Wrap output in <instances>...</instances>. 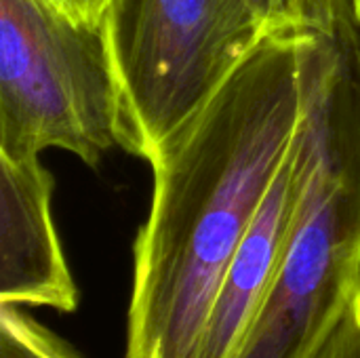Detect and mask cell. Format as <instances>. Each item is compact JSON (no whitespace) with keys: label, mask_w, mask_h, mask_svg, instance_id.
<instances>
[{"label":"cell","mask_w":360,"mask_h":358,"mask_svg":"<svg viewBox=\"0 0 360 358\" xmlns=\"http://www.w3.org/2000/svg\"><path fill=\"white\" fill-rule=\"evenodd\" d=\"M55 13L63 15L65 19L80 23V25H91L99 27L103 23V15L108 8V0H40Z\"/></svg>","instance_id":"obj_9"},{"label":"cell","mask_w":360,"mask_h":358,"mask_svg":"<svg viewBox=\"0 0 360 358\" xmlns=\"http://www.w3.org/2000/svg\"><path fill=\"white\" fill-rule=\"evenodd\" d=\"M0 358H84L72 344L32 319L23 306L0 302Z\"/></svg>","instance_id":"obj_6"},{"label":"cell","mask_w":360,"mask_h":358,"mask_svg":"<svg viewBox=\"0 0 360 358\" xmlns=\"http://www.w3.org/2000/svg\"><path fill=\"white\" fill-rule=\"evenodd\" d=\"M118 137L103 27L74 23L40 0H0V156L59 148L95 167Z\"/></svg>","instance_id":"obj_3"},{"label":"cell","mask_w":360,"mask_h":358,"mask_svg":"<svg viewBox=\"0 0 360 358\" xmlns=\"http://www.w3.org/2000/svg\"><path fill=\"white\" fill-rule=\"evenodd\" d=\"M346 2H348V6H350V13H352L356 25L360 27V0H346Z\"/></svg>","instance_id":"obj_10"},{"label":"cell","mask_w":360,"mask_h":358,"mask_svg":"<svg viewBox=\"0 0 360 358\" xmlns=\"http://www.w3.org/2000/svg\"><path fill=\"white\" fill-rule=\"evenodd\" d=\"M312 25L268 34L150 154L124 358H194L226 272L306 110Z\"/></svg>","instance_id":"obj_1"},{"label":"cell","mask_w":360,"mask_h":358,"mask_svg":"<svg viewBox=\"0 0 360 358\" xmlns=\"http://www.w3.org/2000/svg\"><path fill=\"white\" fill-rule=\"evenodd\" d=\"M40 156H0V302L74 312L78 289L53 222Z\"/></svg>","instance_id":"obj_4"},{"label":"cell","mask_w":360,"mask_h":358,"mask_svg":"<svg viewBox=\"0 0 360 358\" xmlns=\"http://www.w3.org/2000/svg\"><path fill=\"white\" fill-rule=\"evenodd\" d=\"M297 188L300 131L226 272L194 358L238 357L283 257Z\"/></svg>","instance_id":"obj_5"},{"label":"cell","mask_w":360,"mask_h":358,"mask_svg":"<svg viewBox=\"0 0 360 358\" xmlns=\"http://www.w3.org/2000/svg\"><path fill=\"white\" fill-rule=\"evenodd\" d=\"M312 358H360V289L344 319Z\"/></svg>","instance_id":"obj_8"},{"label":"cell","mask_w":360,"mask_h":358,"mask_svg":"<svg viewBox=\"0 0 360 358\" xmlns=\"http://www.w3.org/2000/svg\"><path fill=\"white\" fill-rule=\"evenodd\" d=\"M118 146L148 160L272 34L245 0H108Z\"/></svg>","instance_id":"obj_2"},{"label":"cell","mask_w":360,"mask_h":358,"mask_svg":"<svg viewBox=\"0 0 360 358\" xmlns=\"http://www.w3.org/2000/svg\"><path fill=\"white\" fill-rule=\"evenodd\" d=\"M270 32L302 30L312 21L316 0H245Z\"/></svg>","instance_id":"obj_7"}]
</instances>
